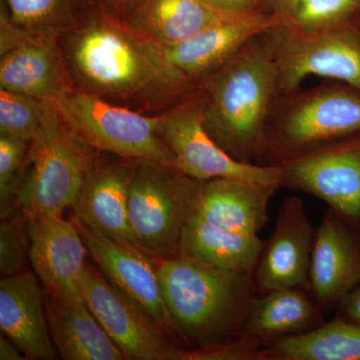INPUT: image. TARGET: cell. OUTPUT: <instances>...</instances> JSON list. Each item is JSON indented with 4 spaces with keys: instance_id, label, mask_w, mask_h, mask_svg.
<instances>
[{
    "instance_id": "cb8c5ba5",
    "label": "cell",
    "mask_w": 360,
    "mask_h": 360,
    "mask_svg": "<svg viewBox=\"0 0 360 360\" xmlns=\"http://www.w3.org/2000/svg\"><path fill=\"white\" fill-rule=\"evenodd\" d=\"M264 243L258 234L226 231L193 213L182 231L180 255L220 269L255 272Z\"/></svg>"
},
{
    "instance_id": "d590c367",
    "label": "cell",
    "mask_w": 360,
    "mask_h": 360,
    "mask_svg": "<svg viewBox=\"0 0 360 360\" xmlns=\"http://www.w3.org/2000/svg\"><path fill=\"white\" fill-rule=\"evenodd\" d=\"M300 1V0H269L270 11L285 20Z\"/></svg>"
},
{
    "instance_id": "2e32d148",
    "label": "cell",
    "mask_w": 360,
    "mask_h": 360,
    "mask_svg": "<svg viewBox=\"0 0 360 360\" xmlns=\"http://www.w3.org/2000/svg\"><path fill=\"white\" fill-rule=\"evenodd\" d=\"M75 224L89 255L106 279L146 310L174 340L182 342L163 298L155 258L135 246L123 245Z\"/></svg>"
},
{
    "instance_id": "ac0fdd59",
    "label": "cell",
    "mask_w": 360,
    "mask_h": 360,
    "mask_svg": "<svg viewBox=\"0 0 360 360\" xmlns=\"http://www.w3.org/2000/svg\"><path fill=\"white\" fill-rule=\"evenodd\" d=\"M27 215L30 262L44 290L82 293L79 283L89 250L77 224L63 214Z\"/></svg>"
},
{
    "instance_id": "1f68e13d",
    "label": "cell",
    "mask_w": 360,
    "mask_h": 360,
    "mask_svg": "<svg viewBox=\"0 0 360 360\" xmlns=\"http://www.w3.org/2000/svg\"><path fill=\"white\" fill-rule=\"evenodd\" d=\"M202 1L214 11L221 13H271L269 8V0H202Z\"/></svg>"
},
{
    "instance_id": "e0dca14e",
    "label": "cell",
    "mask_w": 360,
    "mask_h": 360,
    "mask_svg": "<svg viewBox=\"0 0 360 360\" xmlns=\"http://www.w3.org/2000/svg\"><path fill=\"white\" fill-rule=\"evenodd\" d=\"M360 285V238L338 213L328 210L315 232L309 290L323 311Z\"/></svg>"
},
{
    "instance_id": "f1b7e54d",
    "label": "cell",
    "mask_w": 360,
    "mask_h": 360,
    "mask_svg": "<svg viewBox=\"0 0 360 360\" xmlns=\"http://www.w3.org/2000/svg\"><path fill=\"white\" fill-rule=\"evenodd\" d=\"M30 143L0 135V212L1 219L20 210L18 194L25 174Z\"/></svg>"
},
{
    "instance_id": "4dcf8cb0",
    "label": "cell",
    "mask_w": 360,
    "mask_h": 360,
    "mask_svg": "<svg viewBox=\"0 0 360 360\" xmlns=\"http://www.w3.org/2000/svg\"><path fill=\"white\" fill-rule=\"evenodd\" d=\"M176 360H267V352L264 343L240 336L212 347L184 348Z\"/></svg>"
},
{
    "instance_id": "52a82bcc",
    "label": "cell",
    "mask_w": 360,
    "mask_h": 360,
    "mask_svg": "<svg viewBox=\"0 0 360 360\" xmlns=\"http://www.w3.org/2000/svg\"><path fill=\"white\" fill-rule=\"evenodd\" d=\"M54 106L68 129L99 153L174 167V153L158 132L160 115H144L77 89Z\"/></svg>"
},
{
    "instance_id": "7c38bea8",
    "label": "cell",
    "mask_w": 360,
    "mask_h": 360,
    "mask_svg": "<svg viewBox=\"0 0 360 360\" xmlns=\"http://www.w3.org/2000/svg\"><path fill=\"white\" fill-rule=\"evenodd\" d=\"M79 290L104 330L134 360H176L184 347L137 303L86 264Z\"/></svg>"
},
{
    "instance_id": "d6986e66",
    "label": "cell",
    "mask_w": 360,
    "mask_h": 360,
    "mask_svg": "<svg viewBox=\"0 0 360 360\" xmlns=\"http://www.w3.org/2000/svg\"><path fill=\"white\" fill-rule=\"evenodd\" d=\"M0 329L27 359H56L47 323L44 292L30 270L0 281Z\"/></svg>"
},
{
    "instance_id": "44dd1931",
    "label": "cell",
    "mask_w": 360,
    "mask_h": 360,
    "mask_svg": "<svg viewBox=\"0 0 360 360\" xmlns=\"http://www.w3.org/2000/svg\"><path fill=\"white\" fill-rule=\"evenodd\" d=\"M276 187L233 179L200 181L193 214L220 229L257 234L269 219Z\"/></svg>"
},
{
    "instance_id": "d4e9b609",
    "label": "cell",
    "mask_w": 360,
    "mask_h": 360,
    "mask_svg": "<svg viewBox=\"0 0 360 360\" xmlns=\"http://www.w3.org/2000/svg\"><path fill=\"white\" fill-rule=\"evenodd\" d=\"M265 348L267 360H360V324L336 315L331 321Z\"/></svg>"
},
{
    "instance_id": "603a6c76",
    "label": "cell",
    "mask_w": 360,
    "mask_h": 360,
    "mask_svg": "<svg viewBox=\"0 0 360 360\" xmlns=\"http://www.w3.org/2000/svg\"><path fill=\"white\" fill-rule=\"evenodd\" d=\"M224 14L202 0H134L122 21L143 39L165 47L193 37Z\"/></svg>"
},
{
    "instance_id": "277c9868",
    "label": "cell",
    "mask_w": 360,
    "mask_h": 360,
    "mask_svg": "<svg viewBox=\"0 0 360 360\" xmlns=\"http://www.w3.org/2000/svg\"><path fill=\"white\" fill-rule=\"evenodd\" d=\"M360 131V91L331 80L281 94L270 111L255 163L276 167Z\"/></svg>"
},
{
    "instance_id": "ffe728a7",
    "label": "cell",
    "mask_w": 360,
    "mask_h": 360,
    "mask_svg": "<svg viewBox=\"0 0 360 360\" xmlns=\"http://www.w3.org/2000/svg\"><path fill=\"white\" fill-rule=\"evenodd\" d=\"M44 292L49 331L63 359H129L97 321L82 293Z\"/></svg>"
},
{
    "instance_id": "8fae6325",
    "label": "cell",
    "mask_w": 360,
    "mask_h": 360,
    "mask_svg": "<svg viewBox=\"0 0 360 360\" xmlns=\"http://www.w3.org/2000/svg\"><path fill=\"white\" fill-rule=\"evenodd\" d=\"M0 89L51 105L75 91L59 39L26 32L0 13Z\"/></svg>"
},
{
    "instance_id": "8992f818",
    "label": "cell",
    "mask_w": 360,
    "mask_h": 360,
    "mask_svg": "<svg viewBox=\"0 0 360 360\" xmlns=\"http://www.w3.org/2000/svg\"><path fill=\"white\" fill-rule=\"evenodd\" d=\"M200 180L156 161H137L129 194V225L137 248L155 259L180 255Z\"/></svg>"
},
{
    "instance_id": "4fadbf2b",
    "label": "cell",
    "mask_w": 360,
    "mask_h": 360,
    "mask_svg": "<svg viewBox=\"0 0 360 360\" xmlns=\"http://www.w3.org/2000/svg\"><path fill=\"white\" fill-rule=\"evenodd\" d=\"M103 155L89 168L71 205L73 219L90 231L135 246L129 225V194L137 160Z\"/></svg>"
},
{
    "instance_id": "5bb4252c",
    "label": "cell",
    "mask_w": 360,
    "mask_h": 360,
    "mask_svg": "<svg viewBox=\"0 0 360 360\" xmlns=\"http://www.w3.org/2000/svg\"><path fill=\"white\" fill-rule=\"evenodd\" d=\"M315 232L302 200L284 198L253 272L259 295L281 288L309 290Z\"/></svg>"
},
{
    "instance_id": "6da1fadb",
    "label": "cell",
    "mask_w": 360,
    "mask_h": 360,
    "mask_svg": "<svg viewBox=\"0 0 360 360\" xmlns=\"http://www.w3.org/2000/svg\"><path fill=\"white\" fill-rule=\"evenodd\" d=\"M59 44L75 89L116 105L160 115L198 91L162 47L96 6Z\"/></svg>"
},
{
    "instance_id": "7402d4cb",
    "label": "cell",
    "mask_w": 360,
    "mask_h": 360,
    "mask_svg": "<svg viewBox=\"0 0 360 360\" xmlns=\"http://www.w3.org/2000/svg\"><path fill=\"white\" fill-rule=\"evenodd\" d=\"M323 322V310L309 290L281 288L258 295L241 336L266 345L281 338L305 333Z\"/></svg>"
},
{
    "instance_id": "30bf717a",
    "label": "cell",
    "mask_w": 360,
    "mask_h": 360,
    "mask_svg": "<svg viewBox=\"0 0 360 360\" xmlns=\"http://www.w3.org/2000/svg\"><path fill=\"white\" fill-rule=\"evenodd\" d=\"M276 167L283 187L324 201L360 238V131Z\"/></svg>"
},
{
    "instance_id": "9a60e30c",
    "label": "cell",
    "mask_w": 360,
    "mask_h": 360,
    "mask_svg": "<svg viewBox=\"0 0 360 360\" xmlns=\"http://www.w3.org/2000/svg\"><path fill=\"white\" fill-rule=\"evenodd\" d=\"M283 21L272 13H226L193 37L162 49L168 60L196 84L226 65L251 39Z\"/></svg>"
},
{
    "instance_id": "ba28073f",
    "label": "cell",
    "mask_w": 360,
    "mask_h": 360,
    "mask_svg": "<svg viewBox=\"0 0 360 360\" xmlns=\"http://www.w3.org/2000/svg\"><path fill=\"white\" fill-rule=\"evenodd\" d=\"M267 34L281 94L300 89L312 75L360 91V18L317 32H303L283 20Z\"/></svg>"
},
{
    "instance_id": "836d02e7",
    "label": "cell",
    "mask_w": 360,
    "mask_h": 360,
    "mask_svg": "<svg viewBox=\"0 0 360 360\" xmlns=\"http://www.w3.org/2000/svg\"><path fill=\"white\" fill-rule=\"evenodd\" d=\"M92 1L94 6L101 8L104 13L122 20L134 0H92Z\"/></svg>"
},
{
    "instance_id": "d6a6232c",
    "label": "cell",
    "mask_w": 360,
    "mask_h": 360,
    "mask_svg": "<svg viewBox=\"0 0 360 360\" xmlns=\"http://www.w3.org/2000/svg\"><path fill=\"white\" fill-rule=\"evenodd\" d=\"M336 315L360 324V285L340 303Z\"/></svg>"
},
{
    "instance_id": "3957f363",
    "label": "cell",
    "mask_w": 360,
    "mask_h": 360,
    "mask_svg": "<svg viewBox=\"0 0 360 360\" xmlns=\"http://www.w3.org/2000/svg\"><path fill=\"white\" fill-rule=\"evenodd\" d=\"M165 304L187 348L240 338L258 292L253 272L217 269L186 255L158 262Z\"/></svg>"
},
{
    "instance_id": "f546056e",
    "label": "cell",
    "mask_w": 360,
    "mask_h": 360,
    "mask_svg": "<svg viewBox=\"0 0 360 360\" xmlns=\"http://www.w3.org/2000/svg\"><path fill=\"white\" fill-rule=\"evenodd\" d=\"M28 215L18 210L0 224V271L2 277L15 276L25 271L30 259V238Z\"/></svg>"
},
{
    "instance_id": "484cf974",
    "label": "cell",
    "mask_w": 360,
    "mask_h": 360,
    "mask_svg": "<svg viewBox=\"0 0 360 360\" xmlns=\"http://www.w3.org/2000/svg\"><path fill=\"white\" fill-rule=\"evenodd\" d=\"M92 6V0H1L0 13L26 32L59 39L75 30Z\"/></svg>"
},
{
    "instance_id": "5b68a950",
    "label": "cell",
    "mask_w": 360,
    "mask_h": 360,
    "mask_svg": "<svg viewBox=\"0 0 360 360\" xmlns=\"http://www.w3.org/2000/svg\"><path fill=\"white\" fill-rule=\"evenodd\" d=\"M101 153L78 139L52 106L30 142L18 208L27 214H63Z\"/></svg>"
},
{
    "instance_id": "7a4b0ae2",
    "label": "cell",
    "mask_w": 360,
    "mask_h": 360,
    "mask_svg": "<svg viewBox=\"0 0 360 360\" xmlns=\"http://www.w3.org/2000/svg\"><path fill=\"white\" fill-rule=\"evenodd\" d=\"M267 30L195 84L206 131L234 160L245 163H255L267 118L281 94Z\"/></svg>"
},
{
    "instance_id": "83f0119b",
    "label": "cell",
    "mask_w": 360,
    "mask_h": 360,
    "mask_svg": "<svg viewBox=\"0 0 360 360\" xmlns=\"http://www.w3.org/2000/svg\"><path fill=\"white\" fill-rule=\"evenodd\" d=\"M359 18L360 0H300L283 20L303 32H317Z\"/></svg>"
},
{
    "instance_id": "4316f807",
    "label": "cell",
    "mask_w": 360,
    "mask_h": 360,
    "mask_svg": "<svg viewBox=\"0 0 360 360\" xmlns=\"http://www.w3.org/2000/svg\"><path fill=\"white\" fill-rule=\"evenodd\" d=\"M52 106L34 97L0 89V135L30 143Z\"/></svg>"
},
{
    "instance_id": "9c48e42d",
    "label": "cell",
    "mask_w": 360,
    "mask_h": 360,
    "mask_svg": "<svg viewBox=\"0 0 360 360\" xmlns=\"http://www.w3.org/2000/svg\"><path fill=\"white\" fill-rule=\"evenodd\" d=\"M158 132L174 153V168L191 179H233L283 187L278 167L241 162L220 148L206 131L198 91L186 103L160 115Z\"/></svg>"
},
{
    "instance_id": "e575fe53",
    "label": "cell",
    "mask_w": 360,
    "mask_h": 360,
    "mask_svg": "<svg viewBox=\"0 0 360 360\" xmlns=\"http://www.w3.org/2000/svg\"><path fill=\"white\" fill-rule=\"evenodd\" d=\"M0 359L1 360H23L27 359L21 352L20 348L7 338L6 336H0Z\"/></svg>"
}]
</instances>
